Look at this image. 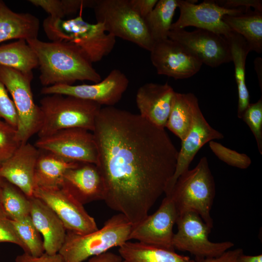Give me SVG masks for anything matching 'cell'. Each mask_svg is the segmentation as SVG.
Masks as SVG:
<instances>
[{
	"mask_svg": "<svg viewBox=\"0 0 262 262\" xmlns=\"http://www.w3.org/2000/svg\"><path fill=\"white\" fill-rule=\"evenodd\" d=\"M92 133L103 200L135 224L165 194L179 150L164 129L114 106L101 108Z\"/></svg>",
	"mask_w": 262,
	"mask_h": 262,
	"instance_id": "6da1fadb",
	"label": "cell"
},
{
	"mask_svg": "<svg viewBox=\"0 0 262 262\" xmlns=\"http://www.w3.org/2000/svg\"><path fill=\"white\" fill-rule=\"evenodd\" d=\"M35 52L44 87L73 85L77 81L97 83L102 80L84 52L74 44L44 42L38 38L26 41Z\"/></svg>",
	"mask_w": 262,
	"mask_h": 262,
	"instance_id": "7a4b0ae2",
	"label": "cell"
},
{
	"mask_svg": "<svg viewBox=\"0 0 262 262\" xmlns=\"http://www.w3.org/2000/svg\"><path fill=\"white\" fill-rule=\"evenodd\" d=\"M39 106L42 118L37 133L39 138L68 129L81 128L92 132L102 108L92 101L60 94L45 95Z\"/></svg>",
	"mask_w": 262,
	"mask_h": 262,
	"instance_id": "3957f363",
	"label": "cell"
},
{
	"mask_svg": "<svg viewBox=\"0 0 262 262\" xmlns=\"http://www.w3.org/2000/svg\"><path fill=\"white\" fill-rule=\"evenodd\" d=\"M43 28L50 40L74 44L92 63L108 55L116 42V37L106 33L103 24H90L81 16L67 20L49 16L43 21Z\"/></svg>",
	"mask_w": 262,
	"mask_h": 262,
	"instance_id": "277c9868",
	"label": "cell"
},
{
	"mask_svg": "<svg viewBox=\"0 0 262 262\" xmlns=\"http://www.w3.org/2000/svg\"><path fill=\"white\" fill-rule=\"evenodd\" d=\"M215 193V182L206 157L196 166L182 173L165 195L174 201L178 215L187 212L198 214L211 229L213 220L211 210Z\"/></svg>",
	"mask_w": 262,
	"mask_h": 262,
	"instance_id": "5b68a950",
	"label": "cell"
},
{
	"mask_svg": "<svg viewBox=\"0 0 262 262\" xmlns=\"http://www.w3.org/2000/svg\"><path fill=\"white\" fill-rule=\"evenodd\" d=\"M132 225L125 216L118 213L108 219L101 228L94 232L78 234L67 231L58 253L65 262H82L130 241Z\"/></svg>",
	"mask_w": 262,
	"mask_h": 262,
	"instance_id": "8992f818",
	"label": "cell"
},
{
	"mask_svg": "<svg viewBox=\"0 0 262 262\" xmlns=\"http://www.w3.org/2000/svg\"><path fill=\"white\" fill-rule=\"evenodd\" d=\"M93 9L97 22L103 24L108 33L151 50L154 43L144 19L133 10L129 0H97Z\"/></svg>",
	"mask_w": 262,
	"mask_h": 262,
	"instance_id": "52a82bcc",
	"label": "cell"
},
{
	"mask_svg": "<svg viewBox=\"0 0 262 262\" xmlns=\"http://www.w3.org/2000/svg\"><path fill=\"white\" fill-rule=\"evenodd\" d=\"M33 78V75L0 66V81L10 95L16 111V131L20 144L28 142L41 125L40 109L34 102L31 88Z\"/></svg>",
	"mask_w": 262,
	"mask_h": 262,
	"instance_id": "ba28073f",
	"label": "cell"
},
{
	"mask_svg": "<svg viewBox=\"0 0 262 262\" xmlns=\"http://www.w3.org/2000/svg\"><path fill=\"white\" fill-rule=\"evenodd\" d=\"M176 224L177 231L172 241L174 249L191 253L197 262L219 256L234 246L229 241L211 242L208 236L212 229L195 213L179 215Z\"/></svg>",
	"mask_w": 262,
	"mask_h": 262,
	"instance_id": "9c48e42d",
	"label": "cell"
},
{
	"mask_svg": "<svg viewBox=\"0 0 262 262\" xmlns=\"http://www.w3.org/2000/svg\"><path fill=\"white\" fill-rule=\"evenodd\" d=\"M34 146L39 150L49 151L68 161L97 164L98 149L93 134L85 129L61 130L39 138Z\"/></svg>",
	"mask_w": 262,
	"mask_h": 262,
	"instance_id": "30bf717a",
	"label": "cell"
},
{
	"mask_svg": "<svg viewBox=\"0 0 262 262\" xmlns=\"http://www.w3.org/2000/svg\"><path fill=\"white\" fill-rule=\"evenodd\" d=\"M180 10L178 19L172 23L171 30L185 29L192 26L213 32L227 37L232 30L223 20L225 15L244 12L245 8L228 9L217 4L215 0H204L199 4L195 1L177 0Z\"/></svg>",
	"mask_w": 262,
	"mask_h": 262,
	"instance_id": "8fae6325",
	"label": "cell"
},
{
	"mask_svg": "<svg viewBox=\"0 0 262 262\" xmlns=\"http://www.w3.org/2000/svg\"><path fill=\"white\" fill-rule=\"evenodd\" d=\"M33 196L42 200L56 213L67 231L85 234L98 229L95 220L86 211L83 205L61 187L36 188Z\"/></svg>",
	"mask_w": 262,
	"mask_h": 262,
	"instance_id": "7c38bea8",
	"label": "cell"
},
{
	"mask_svg": "<svg viewBox=\"0 0 262 262\" xmlns=\"http://www.w3.org/2000/svg\"><path fill=\"white\" fill-rule=\"evenodd\" d=\"M129 80L120 70H112L105 78L92 84L55 85L44 87L41 93L44 95L60 94L74 97L97 103L100 105L113 106L118 103L126 91Z\"/></svg>",
	"mask_w": 262,
	"mask_h": 262,
	"instance_id": "4fadbf2b",
	"label": "cell"
},
{
	"mask_svg": "<svg viewBox=\"0 0 262 262\" xmlns=\"http://www.w3.org/2000/svg\"><path fill=\"white\" fill-rule=\"evenodd\" d=\"M168 38L184 46L202 64L212 67L232 61L228 40L221 34L201 29L171 30Z\"/></svg>",
	"mask_w": 262,
	"mask_h": 262,
	"instance_id": "5bb4252c",
	"label": "cell"
},
{
	"mask_svg": "<svg viewBox=\"0 0 262 262\" xmlns=\"http://www.w3.org/2000/svg\"><path fill=\"white\" fill-rule=\"evenodd\" d=\"M178 216L172 198L165 195L155 212L132 225L129 240H136L145 244L175 250L172 244L173 228Z\"/></svg>",
	"mask_w": 262,
	"mask_h": 262,
	"instance_id": "9a60e30c",
	"label": "cell"
},
{
	"mask_svg": "<svg viewBox=\"0 0 262 262\" xmlns=\"http://www.w3.org/2000/svg\"><path fill=\"white\" fill-rule=\"evenodd\" d=\"M150 53L157 73L175 80L193 76L203 65L186 47L169 38L155 43Z\"/></svg>",
	"mask_w": 262,
	"mask_h": 262,
	"instance_id": "2e32d148",
	"label": "cell"
},
{
	"mask_svg": "<svg viewBox=\"0 0 262 262\" xmlns=\"http://www.w3.org/2000/svg\"><path fill=\"white\" fill-rule=\"evenodd\" d=\"M60 187L82 205L103 200L104 184L96 164L79 163L65 173Z\"/></svg>",
	"mask_w": 262,
	"mask_h": 262,
	"instance_id": "e0dca14e",
	"label": "cell"
},
{
	"mask_svg": "<svg viewBox=\"0 0 262 262\" xmlns=\"http://www.w3.org/2000/svg\"><path fill=\"white\" fill-rule=\"evenodd\" d=\"M223 138L224 135L222 133L213 129L209 124L200 107H198L196 111L189 131L181 141L175 170L168 183L165 194L171 190L178 178L189 169V165L197 152L205 144L211 141Z\"/></svg>",
	"mask_w": 262,
	"mask_h": 262,
	"instance_id": "ac0fdd59",
	"label": "cell"
},
{
	"mask_svg": "<svg viewBox=\"0 0 262 262\" xmlns=\"http://www.w3.org/2000/svg\"><path fill=\"white\" fill-rule=\"evenodd\" d=\"M39 152V149L29 142L22 143L0 166V176L28 198L33 196L34 171Z\"/></svg>",
	"mask_w": 262,
	"mask_h": 262,
	"instance_id": "d6986e66",
	"label": "cell"
},
{
	"mask_svg": "<svg viewBox=\"0 0 262 262\" xmlns=\"http://www.w3.org/2000/svg\"><path fill=\"white\" fill-rule=\"evenodd\" d=\"M175 93L167 82L143 84L136 95L139 114L154 125L164 129Z\"/></svg>",
	"mask_w": 262,
	"mask_h": 262,
	"instance_id": "ffe728a7",
	"label": "cell"
},
{
	"mask_svg": "<svg viewBox=\"0 0 262 262\" xmlns=\"http://www.w3.org/2000/svg\"><path fill=\"white\" fill-rule=\"evenodd\" d=\"M30 198V216L43 238L45 252L55 254L59 252L66 236V230L56 213L40 199Z\"/></svg>",
	"mask_w": 262,
	"mask_h": 262,
	"instance_id": "44dd1931",
	"label": "cell"
},
{
	"mask_svg": "<svg viewBox=\"0 0 262 262\" xmlns=\"http://www.w3.org/2000/svg\"><path fill=\"white\" fill-rule=\"evenodd\" d=\"M39 20L28 13H16L0 0V43L11 39L37 38Z\"/></svg>",
	"mask_w": 262,
	"mask_h": 262,
	"instance_id": "7402d4cb",
	"label": "cell"
},
{
	"mask_svg": "<svg viewBox=\"0 0 262 262\" xmlns=\"http://www.w3.org/2000/svg\"><path fill=\"white\" fill-rule=\"evenodd\" d=\"M39 150L34 171V189L60 187L66 172L79 163L67 161L49 151Z\"/></svg>",
	"mask_w": 262,
	"mask_h": 262,
	"instance_id": "603a6c76",
	"label": "cell"
},
{
	"mask_svg": "<svg viewBox=\"0 0 262 262\" xmlns=\"http://www.w3.org/2000/svg\"><path fill=\"white\" fill-rule=\"evenodd\" d=\"M229 44L232 61L234 65L235 78L237 86L238 102L237 116L241 119L250 103V96L246 82V62L250 51L246 40L232 31L226 37Z\"/></svg>",
	"mask_w": 262,
	"mask_h": 262,
	"instance_id": "cb8c5ba5",
	"label": "cell"
},
{
	"mask_svg": "<svg viewBox=\"0 0 262 262\" xmlns=\"http://www.w3.org/2000/svg\"><path fill=\"white\" fill-rule=\"evenodd\" d=\"M122 262H196L175 250L153 246L139 242H126L118 247Z\"/></svg>",
	"mask_w": 262,
	"mask_h": 262,
	"instance_id": "d4e9b609",
	"label": "cell"
},
{
	"mask_svg": "<svg viewBox=\"0 0 262 262\" xmlns=\"http://www.w3.org/2000/svg\"><path fill=\"white\" fill-rule=\"evenodd\" d=\"M222 19L246 40L250 51L262 52V12L249 8L239 14L225 15Z\"/></svg>",
	"mask_w": 262,
	"mask_h": 262,
	"instance_id": "484cf974",
	"label": "cell"
},
{
	"mask_svg": "<svg viewBox=\"0 0 262 262\" xmlns=\"http://www.w3.org/2000/svg\"><path fill=\"white\" fill-rule=\"evenodd\" d=\"M198 107V99L194 94L176 92L165 128L182 141L192 127Z\"/></svg>",
	"mask_w": 262,
	"mask_h": 262,
	"instance_id": "4316f807",
	"label": "cell"
},
{
	"mask_svg": "<svg viewBox=\"0 0 262 262\" xmlns=\"http://www.w3.org/2000/svg\"><path fill=\"white\" fill-rule=\"evenodd\" d=\"M0 66L33 75V69L38 66V61L26 41L20 39L0 46Z\"/></svg>",
	"mask_w": 262,
	"mask_h": 262,
	"instance_id": "83f0119b",
	"label": "cell"
},
{
	"mask_svg": "<svg viewBox=\"0 0 262 262\" xmlns=\"http://www.w3.org/2000/svg\"><path fill=\"white\" fill-rule=\"evenodd\" d=\"M177 0H159L151 12L144 19L154 44L168 38Z\"/></svg>",
	"mask_w": 262,
	"mask_h": 262,
	"instance_id": "f1b7e54d",
	"label": "cell"
},
{
	"mask_svg": "<svg viewBox=\"0 0 262 262\" xmlns=\"http://www.w3.org/2000/svg\"><path fill=\"white\" fill-rule=\"evenodd\" d=\"M0 187V203L11 220H16L30 215L29 198L16 187L5 180Z\"/></svg>",
	"mask_w": 262,
	"mask_h": 262,
	"instance_id": "f546056e",
	"label": "cell"
},
{
	"mask_svg": "<svg viewBox=\"0 0 262 262\" xmlns=\"http://www.w3.org/2000/svg\"><path fill=\"white\" fill-rule=\"evenodd\" d=\"M11 221L18 237L26 247L27 253L33 257L43 254L45 252L43 241L30 216Z\"/></svg>",
	"mask_w": 262,
	"mask_h": 262,
	"instance_id": "4dcf8cb0",
	"label": "cell"
},
{
	"mask_svg": "<svg viewBox=\"0 0 262 262\" xmlns=\"http://www.w3.org/2000/svg\"><path fill=\"white\" fill-rule=\"evenodd\" d=\"M20 144L16 129L0 118V166L14 154Z\"/></svg>",
	"mask_w": 262,
	"mask_h": 262,
	"instance_id": "1f68e13d",
	"label": "cell"
},
{
	"mask_svg": "<svg viewBox=\"0 0 262 262\" xmlns=\"http://www.w3.org/2000/svg\"><path fill=\"white\" fill-rule=\"evenodd\" d=\"M248 125L256 141L260 154H262V97L255 103H249L241 118Z\"/></svg>",
	"mask_w": 262,
	"mask_h": 262,
	"instance_id": "d6a6232c",
	"label": "cell"
},
{
	"mask_svg": "<svg viewBox=\"0 0 262 262\" xmlns=\"http://www.w3.org/2000/svg\"><path fill=\"white\" fill-rule=\"evenodd\" d=\"M209 145L219 159L230 166L245 169L251 164V159L246 154L239 153L214 141H210Z\"/></svg>",
	"mask_w": 262,
	"mask_h": 262,
	"instance_id": "836d02e7",
	"label": "cell"
},
{
	"mask_svg": "<svg viewBox=\"0 0 262 262\" xmlns=\"http://www.w3.org/2000/svg\"><path fill=\"white\" fill-rule=\"evenodd\" d=\"M0 118L16 129L17 115L8 91L0 81Z\"/></svg>",
	"mask_w": 262,
	"mask_h": 262,
	"instance_id": "e575fe53",
	"label": "cell"
},
{
	"mask_svg": "<svg viewBox=\"0 0 262 262\" xmlns=\"http://www.w3.org/2000/svg\"><path fill=\"white\" fill-rule=\"evenodd\" d=\"M2 242L16 244L27 253L26 247L18 237L11 220L0 203V243Z\"/></svg>",
	"mask_w": 262,
	"mask_h": 262,
	"instance_id": "d590c367",
	"label": "cell"
},
{
	"mask_svg": "<svg viewBox=\"0 0 262 262\" xmlns=\"http://www.w3.org/2000/svg\"><path fill=\"white\" fill-rule=\"evenodd\" d=\"M28 1L36 7L42 8L52 18L63 19L65 16L61 0H29Z\"/></svg>",
	"mask_w": 262,
	"mask_h": 262,
	"instance_id": "8d00e7d4",
	"label": "cell"
},
{
	"mask_svg": "<svg viewBox=\"0 0 262 262\" xmlns=\"http://www.w3.org/2000/svg\"><path fill=\"white\" fill-rule=\"evenodd\" d=\"M217 4L228 9L252 8L262 12V1L261 0H215Z\"/></svg>",
	"mask_w": 262,
	"mask_h": 262,
	"instance_id": "74e56055",
	"label": "cell"
},
{
	"mask_svg": "<svg viewBox=\"0 0 262 262\" xmlns=\"http://www.w3.org/2000/svg\"><path fill=\"white\" fill-rule=\"evenodd\" d=\"M97 0H61L65 16L73 15L86 7H94Z\"/></svg>",
	"mask_w": 262,
	"mask_h": 262,
	"instance_id": "f35d334b",
	"label": "cell"
},
{
	"mask_svg": "<svg viewBox=\"0 0 262 262\" xmlns=\"http://www.w3.org/2000/svg\"><path fill=\"white\" fill-rule=\"evenodd\" d=\"M16 262H65L62 256L57 253L55 254H49L44 252L38 257H33L31 255L24 253L17 256L16 259Z\"/></svg>",
	"mask_w": 262,
	"mask_h": 262,
	"instance_id": "ab89813d",
	"label": "cell"
},
{
	"mask_svg": "<svg viewBox=\"0 0 262 262\" xmlns=\"http://www.w3.org/2000/svg\"><path fill=\"white\" fill-rule=\"evenodd\" d=\"M158 0H129L133 10L144 19L153 10Z\"/></svg>",
	"mask_w": 262,
	"mask_h": 262,
	"instance_id": "60d3db41",
	"label": "cell"
},
{
	"mask_svg": "<svg viewBox=\"0 0 262 262\" xmlns=\"http://www.w3.org/2000/svg\"><path fill=\"white\" fill-rule=\"evenodd\" d=\"M243 253L241 248L228 250L219 256L205 259L197 262H236L238 257Z\"/></svg>",
	"mask_w": 262,
	"mask_h": 262,
	"instance_id": "b9f144b4",
	"label": "cell"
},
{
	"mask_svg": "<svg viewBox=\"0 0 262 262\" xmlns=\"http://www.w3.org/2000/svg\"><path fill=\"white\" fill-rule=\"evenodd\" d=\"M88 262H122L119 255L107 251L89 259Z\"/></svg>",
	"mask_w": 262,
	"mask_h": 262,
	"instance_id": "7bdbcfd3",
	"label": "cell"
},
{
	"mask_svg": "<svg viewBox=\"0 0 262 262\" xmlns=\"http://www.w3.org/2000/svg\"><path fill=\"white\" fill-rule=\"evenodd\" d=\"M236 262H262V255H246L243 253L238 257Z\"/></svg>",
	"mask_w": 262,
	"mask_h": 262,
	"instance_id": "ee69618b",
	"label": "cell"
},
{
	"mask_svg": "<svg viewBox=\"0 0 262 262\" xmlns=\"http://www.w3.org/2000/svg\"><path fill=\"white\" fill-rule=\"evenodd\" d=\"M254 68L258 76L259 85L262 91V59L261 57H257L254 61Z\"/></svg>",
	"mask_w": 262,
	"mask_h": 262,
	"instance_id": "f6af8a7d",
	"label": "cell"
},
{
	"mask_svg": "<svg viewBox=\"0 0 262 262\" xmlns=\"http://www.w3.org/2000/svg\"><path fill=\"white\" fill-rule=\"evenodd\" d=\"M4 181V180H3L0 176V186H1L2 183H3Z\"/></svg>",
	"mask_w": 262,
	"mask_h": 262,
	"instance_id": "bcb514c9",
	"label": "cell"
},
{
	"mask_svg": "<svg viewBox=\"0 0 262 262\" xmlns=\"http://www.w3.org/2000/svg\"><path fill=\"white\" fill-rule=\"evenodd\" d=\"M1 187L0 186V199H1Z\"/></svg>",
	"mask_w": 262,
	"mask_h": 262,
	"instance_id": "7dc6e473",
	"label": "cell"
}]
</instances>
